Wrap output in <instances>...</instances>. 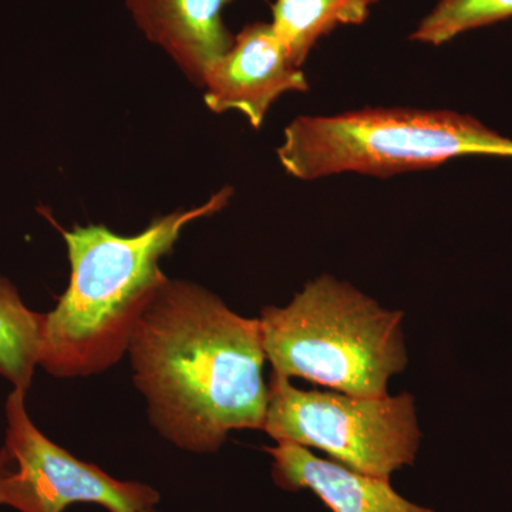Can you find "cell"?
Here are the masks:
<instances>
[{"label":"cell","mask_w":512,"mask_h":512,"mask_svg":"<svg viewBox=\"0 0 512 512\" xmlns=\"http://www.w3.org/2000/svg\"><path fill=\"white\" fill-rule=\"evenodd\" d=\"M148 416L175 446L214 453L234 430L264 429L269 384L259 319L192 282L167 279L130 346Z\"/></svg>","instance_id":"obj_1"},{"label":"cell","mask_w":512,"mask_h":512,"mask_svg":"<svg viewBox=\"0 0 512 512\" xmlns=\"http://www.w3.org/2000/svg\"><path fill=\"white\" fill-rule=\"evenodd\" d=\"M231 195L224 188L204 204L157 218L131 237L104 225L64 231L72 275L56 308L45 315L39 366L55 377H86L116 365L168 279L161 259L191 222L224 210Z\"/></svg>","instance_id":"obj_2"},{"label":"cell","mask_w":512,"mask_h":512,"mask_svg":"<svg viewBox=\"0 0 512 512\" xmlns=\"http://www.w3.org/2000/svg\"><path fill=\"white\" fill-rule=\"evenodd\" d=\"M262 345L274 375L308 380L333 392L386 396L409 363L403 313L335 276L308 282L286 306H266Z\"/></svg>","instance_id":"obj_3"},{"label":"cell","mask_w":512,"mask_h":512,"mask_svg":"<svg viewBox=\"0 0 512 512\" xmlns=\"http://www.w3.org/2000/svg\"><path fill=\"white\" fill-rule=\"evenodd\" d=\"M464 156L512 157V140L454 111L366 109L298 117L278 148L286 173L303 181L345 173L390 177Z\"/></svg>","instance_id":"obj_4"},{"label":"cell","mask_w":512,"mask_h":512,"mask_svg":"<svg viewBox=\"0 0 512 512\" xmlns=\"http://www.w3.org/2000/svg\"><path fill=\"white\" fill-rule=\"evenodd\" d=\"M262 430L276 443L316 448L342 466L389 480L412 466L421 441L412 394L360 397L302 390L274 373Z\"/></svg>","instance_id":"obj_5"},{"label":"cell","mask_w":512,"mask_h":512,"mask_svg":"<svg viewBox=\"0 0 512 512\" xmlns=\"http://www.w3.org/2000/svg\"><path fill=\"white\" fill-rule=\"evenodd\" d=\"M13 389L6 402V439L0 448V505L20 512H63L69 505H103L110 512L154 507L160 494L148 485L123 483L47 439Z\"/></svg>","instance_id":"obj_6"},{"label":"cell","mask_w":512,"mask_h":512,"mask_svg":"<svg viewBox=\"0 0 512 512\" xmlns=\"http://www.w3.org/2000/svg\"><path fill=\"white\" fill-rule=\"evenodd\" d=\"M205 106L212 113L238 111L252 127L264 124L266 114L286 93L308 92L301 67L292 62L271 23H252L202 79Z\"/></svg>","instance_id":"obj_7"},{"label":"cell","mask_w":512,"mask_h":512,"mask_svg":"<svg viewBox=\"0 0 512 512\" xmlns=\"http://www.w3.org/2000/svg\"><path fill=\"white\" fill-rule=\"evenodd\" d=\"M231 0H124L131 19L148 42L201 86L208 69L227 53L234 36L222 9Z\"/></svg>","instance_id":"obj_8"},{"label":"cell","mask_w":512,"mask_h":512,"mask_svg":"<svg viewBox=\"0 0 512 512\" xmlns=\"http://www.w3.org/2000/svg\"><path fill=\"white\" fill-rule=\"evenodd\" d=\"M265 451L272 457V480L278 487L311 491L330 512H436L397 493L389 478L359 473L309 448L278 443Z\"/></svg>","instance_id":"obj_9"},{"label":"cell","mask_w":512,"mask_h":512,"mask_svg":"<svg viewBox=\"0 0 512 512\" xmlns=\"http://www.w3.org/2000/svg\"><path fill=\"white\" fill-rule=\"evenodd\" d=\"M377 0H275L271 26L296 66L340 25L365 22Z\"/></svg>","instance_id":"obj_10"},{"label":"cell","mask_w":512,"mask_h":512,"mask_svg":"<svg viewBox=\"0 0 512 512\" xmlns=\"http://www.w3.org/2000/svg\"><path fill=\"white\" fill-rule=\"evenodd\" d=\"M45 315L30 311L15 286L0 276V375L28 392L42 349Z\"/></svg>","instance_id":"obj_11"},{"label":"cell","mask_w":512,"mask_h":512,"mask_svg":"<svg viewBox=\"0 0 512 512\" xmlns=\"http://www.w3.org/2000/svg\"><path fill=\"white\" fill-rule=\"evenodd\" d=\"M512 18V0H440L417 29L412 39L440 46L454 37Z\"/></svg>","instance_id":"obj_12"},{"label":"cell","mask_w":512,"mask_h":512,"mask_svg":"<svg viewBox=\"0 0 512 512\" xmlns=\"http://www.w3.org/2000/svg\"><path fill=\"white\" fill-rule=\"evenodd\" d=\"M137 512H157V511L154 510V507H150V508H144V510H140Z\"/></svg>","instance_id":"obj_13"}]
</instances>
